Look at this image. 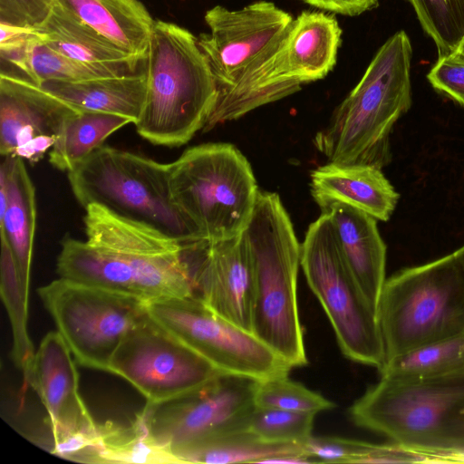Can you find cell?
I'll use <instances>...</instances> for the list:
<instances>
[{
  "mask_svg": "<svg viewBox=\"0 0 464 464\" xmlns=\"http://www.w3.org/2000/svg\"><path fill=\"white\" fill-rule=\"evenodd\" d=\"M2 60L8 62L17 68L24 77L38 85L52 81L79 82L120 75L82 63L56 52L43 40L37 29L35 34L23 48Z\"/></svg>",
  "mask_w": 464,
  "mask_h": 464,
  "instance_id": "obj_29",
  "label": "cell"
},
{
  "mask_svg": "<svg viewBox=\"0 0 464 464\" xmlns=\"http://www.w3.org/2000/svg\"><path fill=\"white\" fill-rule=\"evenodd\" d=\"M0 237V292L12 328L11 356L24 378L28 374L35 356L34 344L27 330L29 297L24 293L11 247L3 237Z\"/></svg>",
  "mask_w": 464,
  "mask_h": 464,
  "instance_id": "obj_31",
  "label": "cell"
},
{
  "mask_svg": "<svg viewBox=\"0 0 464 464\" xmlns=\"http://www.w3.org/2000/svg\"><path fill=\"white\" fill-rule=\"evenodd\" d=\"M53 0H0V23L38 27L48 17Z\"/></svg>",
  "mask_w": 464,
  "mask_h": 464,
  "instance_id": "obj_37",
  "label": "cell"
},
{
  "mask_svg": "<svg viewBox=\"0 0 464 464\" xmlns=\"http://www.w3.org/2000/svg\"><path fill=\"white\" fill-rule=\"evenodd\" d=\"M0 56L4 59L24 47L35 34L36 27H22L0 23Z\"/></svg>",
  "mask_w": 464,
  "mask_h": 464,
  "instance_id": "obj_38",
  "label": "cell"
},
{
  "mask_svg": "<svg viewBox=\"0 0 464 464\" xmlns=\"http://www.w3.org/2000/svg\"><path fill=\"white\" fill-rule=\"evenodd\" d=\"M462 246L464 247V244L462 245Z\"/></svg>",
  "mask_w": 464,
  "mask_h": 464,
  "instance_id": "obj_42",
  "label": "cell"
},
{
  "mask_svg": "<svg viewBox=\"0 0 464 464\" xmlns=\"http://www.w3.org/2000/svg\"><path fill=\"white\" fill-rule=\"evenodd\" d=\"M68 180L82 208L100 205L183 245L205 239L172 200L168 164L102 145L68 171Z\"/></svg>",
  "mask_w": 464,
  "mask_h": 464,
  "instance_id": "obj_6",
  "label": "cell"
},
{
  "mask_svg": "<svg viewBox=\"0 0 464 464\" xmlns=\"http://www.w3.org/2000/svg\"><path fill=\"white\" fill-rule=\"evenodd\" d=\"M184 255L194 295L217 314L252 333L253 266L244 233L187 244Z\"/></svg>",
  "mask_w": 464,
  "mask_h": 464,
  "instance_id": "obj_16",
  "label": "cell"
},
{
  "mask_svg": "<svg viewBox=\"0 0 464 464\" xmlns=\"http://www.w3.org/2000/svg\"><path fill=\"white\" fill-rule=\"evenodd\" d=\"M333 224L335 237L360 289L377 311L386 280V245L377 227V219L343 202H332L321 208Z\"/></svg>",
  "mask_w": 464,
  "mask_h": 464,
  "instance_id": "obj_19",
  "label": "cell"
},
{
  "mask_svg": "<svg viewBox=\"0 0 464 464\" xmlns=\"http://www.w3.org/2000/svg\"><path fill=\"white\" fill-rule=\"evenodd\" d=\"M2 158L0 183L6 189V204L0 216V237L11 247L24 293L29 297L36 223L35 188L23 159Z\"/></svg>",
  "mask_w": 464,
  "mask_h": 464,
  "instance_id": "obj_22",
  "label": "cell"
},
{
  "mask_svg": "<svg viewBox=\"0 0 464 464\" xmlns=\"http://www.w3.org/2000/svg\"><path fill=\"white\" fill-rule=\"evenodd\" d=\"M448 463H464V450L446 456Z\"/></svg>",
  "mask_w": 464,
  "mask_h": 464,
  "instance_id": "obj_40",
  "label": "cell"
},
{
  "mask_svg": "<svg viewBox=\"0 0 464 464\" xmlns=\"http://www.w3.org/2000/svg\"><path fill=\"white\" fill-rule=\"evenodd\" d=\"M36 29L50 47L71 59L120 75L138 72L140 62L54 5Z\"/></svg>",
  "mask_w": 464,
  "mask_h": 464,
  "instance_id": "obj_25",
  "label": "cell"
},
{
  "mask_svg": "<svg viewBox=\"0 0 464 464\" xmlns=\"http://www.w3.org/2000/svg\"><path fill=\"white\" fill-rule=\"evenodd\" d=\"M40 86L80 111L121 115L135 123L144 106L147 77L143 69L79 82L52 81Z\"/></svg>",
  "mask_w": 464,
  "mask_h": 464,
  "instance_id": "obj_23",
  "label": "cell"
},
{
  "mask_svg": "<svg viewBox=\"0 0 464 464\" xmlns=\"http://www.w3.org/2000/svg\"><path fill=\"white\" fill-rule=\"evenodd\" d=\"M453 56H455L459 60H461L464 62V38H463L459 47L458 48L457 52L455 53V54H453Z\"/></svg>",
  "mask_w": 464,
  "mask_h": 464,
  "instance_id": "obj_41",
  "label": "cell"
},
{
  "mask_svg": "<svg viewBox=\"0 0 464 464\" xmlns=\"http://www.w3.org/2000/svg\"><path fill=\"white\" fill-rule=\"evenodd\" d=\"M287 454H305L303 444H272L246 431H235L202 440L173 451L179 463H265Z\"/></svg>",
  "mask_w": 464,
  "mask_h": 464,
  "instance_id": "obj_26",
  "label": "cell"
},
{
  "mask_svg": "<svg viewBox=\"0 0 464 464\" xmlns=\"http://www.w3.org/2000/svg\"><path fill=\"white\" fill-rule=\"evenodd\" d=\"M432 38L438 59L455 54L464 38V0H409Z\"/></svg>",
  "mask_w": 464,
  "mask_h": 464,
  "instance_id": "obj_32",
  "label": "cell"
},
{
  "mask_svg": "<svg viewBox=\"0 0 464 464\" xmlns=\"http://www.w3.org/2000/svg\"><path fill=\"white\" fill-rule=\"evenodd\" d=\"M135 387L148 403L189 392L221 373L146 312L128 331L107 369Z\"/></svg>",
  "mask_w": 464,
  "mask_h": 464,
  "instance_id": "obj_13",
  "label": "cell"
},
{
  "mask_svg": "<svg viewBox=\"0 0 464 464\" xmlns=\"http://www.w3.org/2000/svg\"><path fill=\"white\" fill-rule=\"evenodd\" d=\"M288 30L240 74L236 82L218 92L202 131L237 120L247 112L298 92L302 83L285 62Z\"/></svg>",
  "mask_w": 464,
  "mask_h": 464,
  "instance_id": "obj_18",
  "label": "cell"
},
{
  "mask_svg": "<svg viewBox=\"0 0 464 464\" xmlns=\"http://www.w3.org/2000/svg\"><path fill=\"white\" fill-rule=\"evenodd\" d=\"M301 266L343 355L381 370L385 353L376 311L349 269L324 212L308 227L301 244Z\"/></svg>",
  "mask_w": 464,
  "mask_h": 464,
  "instance_id": "obj_8",
  "label": "cell"
},
{
  "mask_svg": "<svg viewBox=\"0 0 464 464\" xmlns=\"http://www.w3.org/2000/svg\"><path fill=\"white\" fill-rule=\"evenodd\" d=\"M341 35L334 15L303 11L287 35L285 62L291 74L302 84L325 77L336 63Z\"/></svg>",
  "mask_w": 464,
  "mask_h": 464,
  "instance_id": "obj_24",
  "label": "cell"
},
{
  "mask_svg": "<svg viewBox=\"0 0 464 464\" xmlns=\"http://www.w3.org/2000/svg\"><path fill=\"white\" fill-rule=\"evenodd\" d=\"M412 48L404 31L378 50L357 85L314 137L328 162L382 169L392 160L390 137L411 105Z\"/></svg>",
  "mask_w": 464,
  "mask_h": 464,
  "instance_id": "obj_1",
  "label": "cell"
},
{
  "mask_svg": "<svg viewBox=\"0 0 464 464\" xmlns=\"http://www.w3.org/2000/svg\"><path fill=\"white\" fill-rule=\"evenodd\" d=\"M243 233L253 266L252 333L292 368L304 366L296 296L301 245L276 193L259 190Z\"/></svg>",
  "mask_w": 464,
  "mask_h": 464,
  "instance_id": "obj_3",
  "label": "cell"
},
{
  "mask_svg": "<svg viewBox=\"0 0 464 464\" xmlns=\"http://www.w3.org/2000/svg\"><path fill=\"white\" fill-rule=\"evenodd\" d=\"M72 353L58 332L41 341L24 377L45 407L53 433L52 453L83 463H96L99 424L79 392Z\"/></svg>",
  "mask_w": 464,
  "mask_h": 464,
  "instance_id": "obj_14",
  "label": "cell"
},
{
  "mask_svg": "<svg viewBox=\"0 0 464 464\" xmlns=\"http://www.w3.org/2000/svg\"><path fill=\"white\" fill-rule=\"evenodd\" d=\"M97 463H179L135 420L130 426L111 421L99 425Z\"/></svg>",
  "mask_w": 464,
  "mask_h": 464,
  "instance_id": "obj_30",
  "label": "cell"
},
{
  "mask_svg": "<svg viewBox=\"0 0 464 464\" xmlns=\"http://www.w3.org/2000/svg\"><path fill=\"white\" fill-rule=\"evenodd\" d=\"M438 92L464 107V62L451 55L438 59L427 74Z\"/></svg>",
  "mask_w": 464,
  "mask_h": 464,
  "instance_id": "obj_36",
  "label": "cell"
},
{
  "mask_svg": "<svg viewBox=\"0 0 464 464\" xmlns=\"http://www.w3.org/2000/svg\"><path fill=\"white\" fill-rule=\"evenodd\" d=\"M129 123L132 121L121 115L79 111L64 122L49 151V161L57 169L68 172Z\"/></svg>",
  "mask_w": 464,
  "mask_h": 464,
  "instance_id": "obj_27",
  "label": "cell"
},
{
  "mask_svg": "<svg viewBox=\"0 0 464 464\" xmlns=\"http://www.w3.org/2000/svg\"><path fill=\"white\" fill-rule=\"evenodd\" d=\"M311 194L320 207L343 202L388 221L399 194L379 169L371 165L328 162L311 172Z\"/></svg>",
  "mask_w": 464,
  "mask_h": 464,
  "instance_id": "obj_20",
  "label": "cell"
},
{
  "mask_svg": "<svg viewBox=\"0 0 464 464\" xmlns=\"http://www.w3.org/2000/svg\"><path fill=\"white\" fill-rule=\"evenodd\" d=\"M316 414L255 406L241 430L272 444H303L312 436Z\"/></svg>",
  "mask_w": 464,
  "mask_h": 464,
  "instance_id": "obj_33",
  "label": "cell"
},
{
  "mask_svg": "<svg viewBox=\"0 0 464 464\" xmlns=\"http://www.w3.org/2000/svg\"><path fill=\"white\" fill-rule=\"evenodd\" d=\"M147 311L218 370L257 380L287 375L292 367L269 346L209 308L198 295L158 299Z\"/></svg>",
  "mask_w": 464,
  "mask_h": 464,
  "instance_id": "obj_11",
  "label": "cell"
},
{
  "mask_svg": "<svg viewBox=\"0 0 464 464\" xmlns=\"http://www.w3.org/2000/svg\"><path fill=\"white\" fill-rule=\"evenodd\" d=\"M79 111L27 78L2 70L1 156L37 163L51 150L66 120Z\"/></svg>",
  "mask_w": 464,
  "mask_h": 464,
  "instance_id": "obj_17",
  "label": "cell"
},
{
  "mask_svg": "<svg viewBox=\"0 0 464 464\" xmlns=\"http://www.w3.org/2000/svg\"><path fill=\"white\" fill-rule=\"evenodd\" d=\"M53 5L145 63L155 19L140 0H53Z\"/></svg>",
  "mask_w": 464,
  "mask_h": 464,
  "instance_id": "obj_21",
  "label": "cell"
},
{
  "mask_svg": "<svg viewBox=\"0 0 464 464\" xmlns=\"http://www.w3.org/2000/svg\"><path fill=\"white\" fill-rule=\"evenodd\" d=\"M303 448L314 463H379L387 444L332 436H311L303 443Z\"/></svg>",
  "mask_w": 464,
  "mask_h": 464,
  "instance_id": "obj_35",
  "label": "cell"
},
{
  "mask_svg": "<svg viewBox=\"0 0 464 464\" xmlns=\"http://www.w3.org/2000/svg\"><path fill=\"white\" fill-rule=\"evenodd\" d=\"M381 377L421 380L464 373V330L384 362Z\"/></svg>",
  "mask_w": 464,
  "mask_h": 464,
  "instance_id": "obj_28",
  "label": "cell"
},
{
  "mask_svg": "<svg viewBox=\"0 0 464 464\" xmlns=\"http://www.w3.org/2000/svg\"><path fill=\"white\" fill-rule=\"evenodd\" d=\"M204 19L209 33L200 34L198 43L209 63L218 92L232 86L294 21L289 13L265 0L237 10L215 5Z\"/></svg>",
  "mask_w": 464,
  "mask_h": 464,
  "instance_id": "obj_15",
  "label": "cell"
},
{
  "mask_svg": "<svg viewBox=\"0 0 464 464\" xmlns=\"http://www.w3.org/2000/svg\"><path fill=\"white\" fill-rule=\"evenodd\" d=\"M255 404L314 414L335 407L334 403L319 393L289 380L287 375L260 380L255 394Z\"/></svg>",
  "mask_w": 464,
  "mask_h": 464,
  "instance_id": "obj_34",
  "label": "cell"
},
{
  "mask_svg": "<svg viewBox=\"0 0 464 464\" xmlns=\"http://www.w3.org/2000/svg\"><path fill=\"white\" fill-rule=\"evenodd\" d=\"M376 314L385 362L464 330V247L386 278Z\"/></svg>",
  "mask_w": 464,
  "mask_h": 464,
  "instance_id": "obj_5",
  "label": "cell"
},
{
  "mask_svg": "<svg viewBox=\"0 0 464 464\" xmlns=\"http://www.w3.org/2000/svg\"><path fill=\"white\" fill-rule=\"evenodd\" d=\"M310 5L343 15H358L372 9L378 0H302Z\"/></svg>",
  "mask_w": 464,
  "mask_h": 464,
  "instance_id": "obj_39",
  "label": "cell"
},
{
  "mask_svg": "<svg viewBox=\"0 0 464 464\" xmlns=\"http://www.w3.org/2000/svg\"><path fill=\"white\" fill-rule=\"evenodd\" d=\"M38 295L75 361L107 372L128 331L146 314L137 297L59 277Z\"/></svg>",
  "mask_w": 464,
  "mask_h": 464,
  "instance_id": "obj_10",
  "label": "cell"
},
{
  "mask_svg": "<svg viewBox=\"0 0 464 464\" xmlns=\"http://www.w3.org/2000/svg\"><path fill=\"white\" fill-rule=\"evenodd\" d=\"M168 166L172 200L203 238L227 239L245 230L259 190L238 149L229 143L201 144Z\"/></svg>",
  "mask_w": 464,
  "mask_h": 464,
  "instance_id": "obj_7",
  "label": "cell"
},
{
  "mask_svg": "<svg viewBox=\"0 0 464 464\" xmlns=\"http://www.w3.org/2000/svg\"><path fill=\"white\" fill-rule=\"evenodd\" d=\"M259 381L221 373L183 395L146 402L136 419L155 442L173 454L188 444L241 431L256 406Z\"/></svg>",
  "mask_w": 464,
  "mask_h": 464,
  "instance_id": "obj_12",
  "label": "cell"
},
{
  "mask_svg": "<svg viewBox=\"0 0 464 464\" xmlns=\"http://www.w3.org/2000/svg\"><path fill=\"white\" fill-rule=\"evenodd\" d=\"M144 64L147 92L134 123L138 134L154 145L186 144L205 127L218 96L198 37L174 23L155 20Z\"/></svg>",
  "mask_w": 464,
  "mask_h": 464,
  "instance_id": "obj_2",
  "label": "cell"
},
{
  "mask_svg": "<svg viewBox=\"0 0 464 464\" xmlns=\"http://www.w3.org/2000/svg\"><path fill=\"white\" fill-rule=\"evenodd\" d=\"M84 209L86 241L112 256L122 278L141 300L194 295L181 242L100 205Z\"/></svg>",
  "mask_w": 464,
  "mask_h": 464,
  "instance_id": "obj_9",
  "label": "cell"
},
{
  "mask_svg": "<svg viewBox=\"0 0 464 464\" xmlns=\"http://www.w3.org/2000/svg\"><path fill=\"white\" fill-rule=\"evenodd\" d=\"M349 414L359 427L448 463L447 455L464 450V373L421 380L381 377Z\"/></svg>",
  "mask_w": 464,
  "mask_h": 464,
  "instance_id": "obj_4",
  "label": "cell"
}]
</instances>
